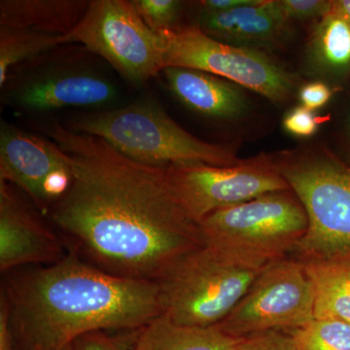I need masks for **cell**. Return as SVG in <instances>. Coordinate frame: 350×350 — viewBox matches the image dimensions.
Masks as SVG:
<instances>
[{
  "instance_id": "6da1fadb",
  "label": "cell",
  "mask_w": 350,
  "mask_h": 350,
  "mask_svg": "<svg viewBox=\"0 0 350 350\" xmlns=\"http://www.w3.org/2000/svg\"><path fill=\"white\" fill-rule=\"evenodd\" d=\"M46 133L72 172L51 218L92 265L159 282L182 258L206 245L165 167L135 162L100 138L62 124L47 126Z\"/></svg>"
},
{
  "instance_id": "7a4b0ae2",
  "label": "cell",
  "mask_w": 350,
  "mask_h": 350,
  "mask_svg": "<svg viewBox=\"0 0 350 350\" xmlns=\"http://www.w3.org/2000/svg\"><path fill=\"white\" fill-rule=\"evenodd\" d=\"M1 298L24 350H62L85 334L142 329L162 314L158 282L112 275L72 254L13 276Z\"/></svg>"
},
{
  "instance_id": "3957f363",
  "label": "cell",
  "mask_w": 350,
  "mask_h": 350,
  "mask_svg": "<svg viewBox=\"0 0 350 350\" xmlns=\"http://www.w3.org/2000/svg\"><path fill=\"white\" fill-rule=\"evenodd\" d=\"M273 160L300 200L308 230L290 257L304 264L350 261V167L323 147L285 150Z\"/></svg>"
},
{
  "instance_id": "277c9868",
  "label": "cell",
  "mask_w": 350,
  "mask_h": 350,
  "mask_svg": "<svg viewBox=\"0 0 350 350\" xmlns=\"http://www.w3.org/2000/svg\"><path fill=\"white\" fill-rule=\"evenodd\" d=\"M66 126L100 138L126 158L151 167H231L243 161L231 147L209 144L184 130L152 101L83 115Z\"/></svg>"
},
{
  "instance_id": "5b68a950",
  "label": "cell",
  "mask_w": 350,
  "mask_h": 350,
  "mask_svg": "<svg viewBox=\"0 0 350 350\" xmlns=\"http://www.w3.org/2000/svg\"><path fill=\"white\" fill-rule=\"evenodd\" d=\"M204 243L239 262L262 269L288 257L308 230L293 191H278L219 209L200 222Z\"/></svg>"
},
{
  "instance_id": "8992f818",
  "label": "cell",
  "mask_w": 350,
  "mask_h": 350,
  "mask_svg": "<svg viewBox=\"0 0 350 350\" xmlns=\"http://www.w3.org/2000/svg\"><path fill=\"white\" fill-rule=\"evenodd\" d=\"M260 269L204 245L159 282L162 314L180 325L220 323L247 291Z\"/></svg>"
},
{
  "instance_id": "52a82bcc",
  "label": "cell",
  "mask_w": 350,
  "mask_h": 350,
  "mask_svg": "<svg viewBox=\"0 0 350 350\" xmlns=\"http://www.w3.org/2000/svg\"><path fill=\"white\" fill-rule=\"evenodd\" d=\"M163 68H184L211 73L282 105L293 96L296 77L267 53L220 42L197 25L157 31Z\"/></svg>"
},
{
  "instance_id": "ba28073f",
  "label": "cell",
  "mask_w": 350,
  "mask_h": 350,
  "mask_svg": "<svg viewBox=\"0 0 350 350\" xmlns=\"http://www.w3.org/2000/svg\"><path fill=\"white\" fill-rule=\"evenodd\" d=\"M61 41L81 43L135 85L144 84L165 69L158 32L126 0L90 1L82 19Z\"/></svg>"
},
{
  "instance_id": "9c48e42d",
  "label": "cell",
  "mask_w": 350,
  "mask_h": 350,
  "mask_svg": "<svg viewBox=\"0 0 350 350\" xmlns=\"http://www.w3.org/2000/svg\"><path fill=\"white\" fill-rule=\"evenodd\" d=\"M314 319V289L306 265L288 256L262 267L217 326L232 337L246 338L297 330Z\"/></svg>"
},
{
  "instance_id": "30bf717a",
  "label": "cell",
  "mask_w": 350,
  "mask_h": 350,
  "mask_svg": "<svg viewBox=\"0 0 350 350\" xmlns=\"http://www.w3.org/2000/svg\"><path fill=\"white\" fill-rule=\"evenodd\" d=\"M165 169L182 206L200 224L219 209L290 190L273 155L266 153L243 159L231 167L193 165Z\"/></svg>"
},
{
  "instance_id": "8fae6325",
  "label": "cell",
  "mask_w": 350,
  "mask_h": 350,
  "mask_svg": "<svg viewBox=\"0 0 350 350\" xmlns=\"http://www.w3.org/2000/svg\"><path fill=\"white\" fill-rule=\"evenodd\" d=\"M71 179L70 165L54 142L2 122L0 181L24 191L39 208L49 211L66 194Z\"/></svg>"
},
{
  "instance_id": "7c38bea8",
  "label": "cell",
  "mask_w": 350,
  "mask_h": 350,
  "mask_svg": "<svg viewBox=\"0 0 350 350\" xmlns=\"http://www.w3.org/2000/svg\"><path fill=\"white\" fill-rule=\"evenodd\" d=\"M4 98L23 109L45 112L107 105L117 98V90L92 69L56 68L10 83Z\"/></svg>"
},
{
  "instance_id": "4fadbf2b",
  "label": "cell",
  "mask_w": 350,
  "mask_h": 350,
  "mask_svg": "<svg viewBox=\"0 0 350 350\" xmlns=\"http://www.w3.org/2000/svg\"><path fill=\"white\" fill-rule=\"evenodd\" d=\"M59 238L15 191L0 181V269L55 264L66 257Z\"/></svg>"
},
{
  "instance_id": "5bb4252c",
  "label": "cell",
  "mask_w": 350,
  "mask_h": 350,
  "mask_svg": "<svg viewBox=\"0 0 350 350\" xmlns=\"http://www.w3.org/2000/svg\"><path fill=\"white\" fill-rule=\"evenodd\" d=\"M289 23L276 0H254L250 5L231 10L202 11L197 27L220 42L264 52L284 42Z\"/></svg>"
},
{
  "instance_id": "9a60e30c",
  "label": "cell",
  "mask_w": 350,
  "mask_h": 350,
  "mask_svg": "<svg viewBox=\"0 0 350 350\" xmlns=\"http://www.w3.org/2000/svg\"><path fill=\"white\" fill-rule=\"evenodd\" d=\"M170 92L183 105L211 118L237 120L250 111V101L241 87L196 69H163Z\"/></svg>"
},
{
  "instance_id": "2e32d148",
  "label": "cell",
  "mask_w": 350,
  "mask_h": 350,
  "mask_svg": "<svg viewBox=\"0 0 350 350\" xmlns=\"http://www.w3.org/2000/svg\"><path fill=\"white\" fill-rule=\"evenodd\" d=\"M84 0H2L0 27L64 36L82 19Z\"/></svg>"
},
{
  "instance_id": "e0dca14e",
  "label": "cell",
  "mask_w": 350,
  "mask_h": 350,
  "mask_svg": "<svg viewBox=\"0 0 350 350\" xmlns=\"http://www.w3.org/2000/svg\"><path fill=\"white\" fill-rule=\"evenodd\" d=\"M244 338L228 335L217 325H180L160 314L140 329L131 350H232Z\"/></svg>"
},
{
  "instance_id": "ac0fdd59",
  "label": "cell",
  "mask_w": 350,
  "mask_h": 350,
  "mask_svg": "<svg viewBox=\"0 0 350 350\" xmlns=\"http://www.w3.org/2000/svg\"><path fill=\"white\" fill-rule=\"evenodd\" d=\"M306 66L315 75L327 77L345 75L350 69V24L332 9L313 27Z\"/></svg>"
},
{
  "instance_id": "d6986e66",
  "label": "cell",
  "mask_w": 350,
  "mask_h": 350,
  "mask_svg": "<svg viewBox=\"0 0 350 350\" xmlns=\"http://www.w3.org/2000/svg\"><path fill=\"white\" fill-rule=\"evenodd\" d=\"M305 265L314 289L315 319L350 324V261Z\"/></svg>"
},
{
  "instance_id": "ffe728a7",
  "label": "cell",
  "mask_w": 350,
  "mask_h": 350,
  "mask_svg": "<svg viewBox=\"0 0 350 350\" xmlns=\"http://www.w3.org/2000/svg\"><path fill=\"white\" fill-rule=\"evenodd\" d=\"M62 36L29 29L0 27V87H4L9 73L18 64L36 59L43 53L62 45Z\"/></svg>"
},
{
  "instance_id": "44dd1931",
  "label": "cell",
  "mask_w": 350,
  "mask_h": 350,
  "mask_svg": "<svg viewBox=\"0 0 350 350\" xmlns=\"http://www.w3.org/2000/svg\"><path fill=\"white\" fill-rule=\"evenodd\" d=\"M296 350H350V324L334 319H314L289 332Z\"/></svg>"
},
{
  "instance_id": "7402d4cb",
  "label": "cell",
  "mask_w": 350,
  "mask_h": 350,
  "mask_svg": "<svg viewBox=\"0 0 350 350\" xmlns=\"http://www.w3.org/2000/svg\"><path fill=\"white\" fill-rule=\"evenodd\" d=\"M142 20L155 31L172 29L180 8V2L174 0H133Z\"/></svg>"
},
{
  "instance_id": "603a6c76",
  "label": "cell",
  "mask_w": 350,
  "mask_h": 350,
  "mask_svg": "<svg viewBox=\"0 0 350 350\" xmlns=\"http://www.w3.org/2000/svg\"><path fill=\"white\" fill-rule=\"evenodd\" d=\"M276 4L288 22L319 20L332 9V1L326 0H276Z\"/></svg>"
},
{
  "instance_id": "cb8c5ba5",
  "label": "cell",
  "mask_w": 350,
  "mask_h": 350,
  "mask_svg": "<svg viewBox=\"0 0 350 350\" xmlns=\"http://www.w3.org/2000/svg\"><path fill=\"white\" fill-rule=\"evenodd\" d=\"M232 350H296L289 332L269 331L244 338Z\"/></svg>"
},
{
  "instance_id": "d4e9b609",
  "label": "cell",
  "mask_w": 350,
  "mask_h": 350,
  "mask_svg": "<svg viewBox=\"0 0 350 350\" xmlns=\"http://www.w3.org/2000/svg\"><path fill=\"white\" fill-rule=\"evenodd\" d=\"M319 123L314 111L301 105L286 113L283 119V128L294 137H310L319 131Z\"/></svg>"
},
{
  "instance_id": "484cf974",
  "label": "cell",
  "mask_w": 350,
  "mask_h": 350,
  "mask_svg": "<svg viewBox=\"0 0 350 350\" xmlns=\"http://www.w3.org/2000/svg\"><path fill=\"white\" fill-rule=\"evenodd\" d=\"M332 96L333 91L331 88L321 81L308 83L299 92L301 105L312 111L325 107Z\"/></svg>"
},
{
  "instance_id": "4316f807",
  "label": "cell",
  "mask_w": 350,
  "mask_h": 350,
  "mask_svg": "<svg viewBox=\"0 0 350 350\" xmlns=\"http://www.w3.org/2000/svg\"><path fill=\"white\" fill-rule=\"evenodd\" d=\"M72 350H131L103 331L92 332L76 338Z\"/></svg>"
},
{
  "instance_id": "83f0119b",
  "label": "cell",
  "mask_w": 350,
  "mask_h": 350,
  "mask_svg": "<svg viewBox=\"0 0 350 350\" xmlns=\"http://www.w3.org/2000/svg\"><path fill=\"white\" fill-rule=\"evenodd\" d=\"M12 331L9 322L8 310L5 301L0 303V350H15Z\"/></svg>"
},
{
  "instance_id": "f1b7e54d",
  "label": "cell",
  "mask_w": 350,
  "mask_h": 350,
  "mask_svg": "<svg viewBox=\"0 0 350 350\" xmlns=\"http://www.w3.org/2000/svg\"><path fill=\"white\" fill-rule=\"evenodd\" d=\"M254 0H206L200 1V6L202 11L208 12H220V11L231 10L238 7L250 5Z\"/></svg>"
},
{
  "instance_id": "f546056e",
  "label": "cell",
  "mask_w": 350,
  "mask_h": 350,
  "mask_svg": "<svg viewBox=\"0 0 350 350\" xmlns=\"http://www.w3.org/2000/svg\"><path fill=\"white\" fill-rule=\"evenodd\" d=\"M332 11L344 18L350 24V0H335V1H332Z\"/></svg>"
},
{
  "instance_id": "4dcf8cb0",
  "label": "cell",
  "mask_w": 350,
  "mask_h": 350,
  "mask_svg": "<svg viewBox=\"0 0 350 350\" xmlns=\"http://www.w3.org/2000/svg\"><path fill=\"white\" fill-rule=\"evenodd\" d=\"M62 350H72V344L68 345V347H64V349Z\"/></svg>"
},
{
  "instance_id": "1f68e13d",
  "label": "cell",
  "mask_w": 350,
  "mask_h": 350,
  "mask_svg": "<svg viewBox=\"0 0 350 350\" xmlns=\"http://www.w3.org/2000/svg\"><path fill=\"white\" fill-rule=\"evenodd\" d=\"M349 135H350V116H349Z\"/></svg>"
}]
</instances>
